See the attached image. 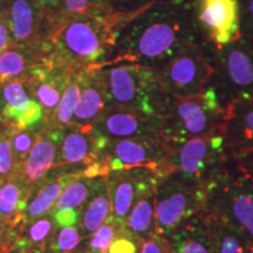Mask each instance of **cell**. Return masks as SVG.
<instances>
[{
	"label": "cell",
	"instance_id": "obj_28",
	"mask_svg": "<svg viewBox=\"0 0 253 253\" xmlns=\"http://www.w3.org/2000/svg\"><path fill=\"white\" fill-rule=\"evenodd\" d=\"M207 223L213 253H245L249 240L242 232L209 214Z\"/></svg>",
	"mask_w": 253,
	"mask_h": 253
},
{
	"label": "cell",
	"instance_id": "obj_18",
	"mask_svg": "<svg viewBox=\"0 0 253 253\" xmlns=\"http://www.w3.org/2000/svg\"><path fill=\"white\" fill-rule=\"evenodd\" d=\"M223 135L232 156L253 154V99H239L227 104Z\"/></svg>",
	"mask_w": 253,
	"mask_h": 253
},
{
	"label": "cell",
	"instance_id": "obj_43",
	"mask_svg": "<svg viewBox=\"0 0 253 253\" xmlns=\"http://www.w3.org/2000/svg\"><path fill=\"white\" fill-rule=\"evenodd\" d=\"M7 253H30V252H28V250L26 246H25L24 243L20 240V242H19V245L12 248Z\"/></svg>",
	"mask_w": 253,
	"mask_h": 253
},
{
	"label": "cell",
	"instance_id": "obj_17",
	"mask_svg": "<svg viewBox=\"0 0 253 253\" xmlns=\"http://www.w3.org/2000/svg\"><path fill=\"white\" fill-rule=\"evenodd\" d=\"M5 13L13 45L41 47L46 36V17L34 0H7Z\"/></svg>",
	"mask_w": 253,
	"mask_h": 253
},
{
	"label": "cell",
	"instance_id": "obj_8",
	"mask_svg": "<svg viewBox=\"0 0 253 253\" xmlns=\"http://www.w3.org/2000/svg\"><path fill=\"white\" fill-rule=\"evenodd\" d=\"M230 157L232 155L224 135H208L171 143L164 168L167 172H175L185 181L204 188Z\"/></svg>",
	"mask_w": 253,
	"mask_h": 253
},
{
	"label": "cell",
	"instance_id": "obj_19",
	"mask_svg": "<svg viewBox=\"0 0 253 253\" xmlns=\"http://www.w3.org/2000/svg\"><path fill=\"white\" fill-rule=\"evenodd\" d=\"M106 108V93L100 66H89L86 69L80 100L73 115L72 125L91 130V126Z\"/></svg>",
	"mask_w": 253,
	"mask_h": 253
},
{
	"label": "cell",
	"instance_id": "obj_7",
	"mask_svg": "<svg viewBox=\"0 0 253 253\" xmlns=\"http://www.w3.org/2000/svg\"><path fill=\"white\" fill-rule=\"evenodd\" d=\"M156 69L169 96L182 99L202 94L213 74L212 45L204 41L183 47Z\"/></svg>",
	"mask_w": 253,
	"mask_h": 253
},
{
	"label": "cell",
	"instance_id": "obj_6",
	"mask_svg": "<svg viewBox=\"0 0 253 253\" xmlns=\"http://www.w3.org/2000/svg\"><path fill=\"white\" fill-rule=\"evenodd\" d=\"M213 74L209 81L223 108L232 101L253 99V41L240 37L212 46Z\"/></svg>",
	"mask_w": 253,
	"mask_h": 253
},
{
	"label": "cell",
	"instance_id": "obj_21",
	"mask_svg": "<svg viewBox=\"0 0 253 253\" xmlns=\"http://www.w3.org/2000/svg\"><path fill=\"white\" fill-rule=\"evenodd\" d=\"M166 240L170 253H213L205 212L185 221Z\"/></svg>",
	"mask_w": 253,
	"mask_h": 253
},
{
	"label": "cell",
	"instance_id": "obj_11",
	"mask_svg": "<svg viewBox=\"0 0 253 253\" xmlns=\"http://www.w3.org/2000/svg\"><path fill=\"white\" fill-rule=\"evenodd\" d=\"M171 143L163 137H131L106 142L99 150V158L108 171L130 167H157L167 172L166 162ZM168 173V172H167Z\"/></svg>",
	"mask_w": 253,
	"mask_h": 253
},
{
	"label": "cell",
	"instance_id": "obj_23",
	"mask_svg": "<svg viewBox=\"0 0 253 253\" xmlns=\"http://www.w3.org/2000/svg\"><path fill=\"white\" fill-rule=\"evenodd\" d=\"M41 47L12 45L0 53V86L14 80H28L31 72L41 61Z\"/></svg>",
	"mask_w": 253,
	"mask_h": 253
},
{
	"label": "cell",
	"instance_id": "obj_41",
	"mask_svg": "<svg viewBox=\"0 0 253 253\" xmlns=\"http://www.w3.org/2000/svg\"><path fill=\"white\" fill-rule=\"evenodd\" d=\"M12 45H13V41H12L11 30H9L7 17L4 12L0 14V53Z\"/></svg>",
	"mask_w": 253,
	"mask_h": 253
},
{
	"label": "cell",
	"instance_id": "obj_12",
	"mask_svg": "<svg viewBox=\"0 0 253 253\" xmlns=\"http://www.w3.org/2000/svg\"><path fill=\"white\" fill-rule=\"evenodd\" d=\"M91 134L97 151L108 141L131 137H158V119L123 107H107L94 125Z\"/></svg>",
	"mask_w": 253,
	"mask_h": 253
},
{
	"label": "cell",
	"instance_id": "obj_25",
	"mask_svg": "<svg viewBox=\"0 0 253 253\" xmlns=\"http://www.w3.org/2000/svg\"><path fill=\"white\" fill-rule=\"evenodd\" d=\"M30 190L26 188L20 176L15 172L5 181L0 182V219L5 224H15L28 201Z\"/></svg>",
	"mask_w": 253,
	"mask_h": 253
},
{
	"label": "cell",
	"instance_id": "obj_45",
	"mask_svg": "<svg viewBox=\"0 0 253 253\" xmlns=\"http://www.w3.org/2000/svg\"><path fill=\"white\" fill-rule=\"evenodd\" d=\"M6 5H7V0H0V14H2L5 12Z\"/></svg>",
	"mask_w": 253,
	"mask_h": 253
},
{
	"label": "cell",
	"instance_id": "obj_3",
	"mask_svg": "<svg viewBox=\"0 0 253 253\" xmlns=\"http://www.w3.org/2000/svg\"><path fill=\"white\" fill-rule=\"evenodd\" d=\"M204 212L225 221L253 242V178L235 156L204 186Z\"/></svg>",
	"mask_w": 253,
	"mask_h": 253
},
{
	"label": "cell",
	"instance_id": "obj_26",
	"mask_svg": "<svg viewBox=\"0 0 253 253\" xmlns=\"http://www.w3.org/2000/svg\"><path fill=\"white\" fill-rule=\"evenodd\" d=\"M78 176L80 175L59 176L56 179H53L41 186L39 191L34 195V197L30 202H27L26 207L24 209L20 218V220L24 221V225L38 217L50 212L63 189Z\"/></svg>",
	"mask_w": 253,
	"mask_h": 253
},
{
	"label": "cell",
	"instance_id": "obj_4",
	"mask_svg": "<svg viewBox=\"0 0 253 253\" xmlns=\"http://www.w3.org/2000/svg\"><path fill=\"white\" fill-rule=\"evenodd\" d=\"M107 107H123L158 116L169 95L158 80L157 69L131 62L100 66Z\"/></svg>",
	"mask_w": 253,
	"mask_h": 253
},
{
	"label": "cell",
	"instance_id": "obj_1",
	"mask_svg": "<svg viewBox=\"0 0 253 253\" xmlns=\"http://www.w3.org/2000/svg\"><path fill=\"white\" fill-rule=\"evenodd\" d=\"M194 2L162 0L136 12L120 28L104 65L131 62L158 68L183 47L207 41L196 21Z\"/></svg>",
	"mask_w": 253,
	"mask_h": 253
},
{
	"label": "cell",
	"instance_id": "obj_49",
	"mask_svg": "<svg viewBox=\"0 0 253 253\" xmlns=\"http://www.w3.org/2000/svg\"><path fill=\"white\" fill-rule=\"evenodd\" d=\"M1 227H2V221L0 219V232H1Z\"/></svg>",
	"mask_w": 253,
	"mask_h": 253
},
{
	"label": "cell",
	"instance_id": "obj_13",
	"mask_svg": "<svg viewBox=\"0 0 253 253\" xmlns=\"http://www.w3.org/2000/svg\"><path fill=\"white\" fill-rule=\"evenodd\" d=\"M195 18L202 36L214 47L238 39V0H195Z\"/></svg>",
	"mask_w": 253,
	"mask_h": 253
},
{
	"label": "cell",
	"instance_id": "obj_27",
	"mask_svg": "<svg viewBox=\"0 0 253 253\" xmlns=\"http://www.w3.org/2000/svg\"><path fill=\"white\" fill-rule=\"evenodd\" d=\"M86 69L87 67L73 68L67 86L63 90L61 99L55 109L54 116H53L52 123H50L52 126L63 129L72 125L73 115H74L79 100H80Z\"/></svg>",
	"mask_w": 253,
	"mask_h": 253
},
{
	"label": "cell",
	"instance_id": "obj_2",
	"mask_svg": "<svg viewBox=\"0 0 253 253\" xmlns=\"http://www.w3.org/2000/svg\"><path fill=\"white\" fill-rule=\"evenodd\" d=\"M135 13L97 6L69 18L50 31L41 45L43 56L69 68L102 66L113 54L120 28Z\"/></svg>",
	"mask_w": 253,
	"mask_h": 253
},
{
	"label": "cell",
	"instance_id": "obj_42",
	"mask_svg": "<svg viewBox=\"0 0 253 253\" xmlns=\"http://www.w3.org/2000/svg\"><path fill=\"white\" fill-rule=\"evenodd\" d=\"M240 166L244 168V170L253 178V154H245L235 156Z\"/></svg>",
	"mask_w": 253,
	"mask_h": 253
},
{
	"label": "cell",
	"instance_id": "obj_33",
	"mask_svg": "<svg viewBox=\"0 0 253 253\" xmlns=\"http://www.w3.org/2000/svg\"><path fill=\"white\" fill-rule=\"evenodd\" d=\"M12 131L13 128L11 126H0V182L5 181L17 172L11 143Z\"/></svg>",
	"mask_w": 253,
	"mask_h": 253
},
{
	"label": "cell",
	"instance_id": "obj_34",
	"mask_svg": "<svg viewBox=\"0 0 253 253\" xmlns=\"http://www.w3.org/2000/svg\"><path fill=\"white\" fill-rule=\"evenodd\" d=\"M97 6H103L101 4V0H62L58 12L50 23L49 33L58 24L67 20L69 18L86 13V12L97 7Z\"/></svg>",
	"mask_w": 253,
	"mask_h": 253
},
{
	"label": "cell",
	"instance_id": "obj_22",
	"mask_svg": "<svg viewBox=\"0 0 253 253\" xmlns=\"http://www.w3.org/2000/svg\"><path fill=\"white\" fill-rule=\"evenodd\" d=\"M112 214L110 197L104 176L95 177L93 191L79 213L78 229L82 240L89 238Z\"/></svg>",
	"mask_w": 253,
	"mask_h": 253
},
{
	"label": "cell",
	"instance_id": "obj_37",
	"mask_svg": "<svg viewBox=\"0 0 253 253\" xmlns=\"http://www.w3.org/2000/svg\"><path fill=\"white\" fill-rule=\"evenodd\" d=\"M107 253H138L137 240L121 230L110 244Z\"/></svg>",
	"mask_w": 253,
	"mask_h": 253
},
{
	"label": "cell",
	"instance_id": "obj_48",
	"mask_svg": "<svg viewBox=\"0 0 253 253\" xmlns=\"http://www.w3.org/2000/svg\"><path fill=\"white\" fill-rule=\"evenodd\" d=\"M2 125H5V123H4V121H2L1 115H0V126H2Z\"/></svg>",
	"mask_w": 253,
	"mask_h": 253
},
{
	"label": "cell",
	"instance_id": "obj_35",
	"mask_svg": "<svg viewBox=\"0 0 253 253\" xmlns=\"http://www.w3.org/2000/svg\"><path fill=\"white\" fill-rule=\"evenodd\" d=\"M40 129H24V130H17L13 128L11 137L12 150H13L15 166L17 170L21 167V164L26 158L27 154L33 147L34 142L37 141Z\"/></svg>",
	"mask_w": 253,
	"mask_h": 253
},
{
	"label": "cell",
	"instance_id": "obj_5",
	"mask_svg": "<svg viewBox=\"0 0 253 253\" xmlns=\"http://www.w3.org/2000/svg\"><path fill=\"white\" fill-rule=\"evenodd\" d=\"M225 109L210 86L202 94L190 97H168L158 114L161 137L179 143L202 136L223 134Z\"/></svg>",
	"mask_w": 253,
	"mask_h": 253
},
{
	"label": "cell",
	"instance_id": "obj_24",
	"mask_svg": "<svg viewBox=\"0 0 253 253\" xmlns=\"http://www.w3.org/2000/svg\"><path fill=\"white\" fill-rule=\"evenodd\" d=\"M123 231L137 242L155 233V189L144 192L135 202L123 224Z\"/></svg>",
	"mask_w": 253,
	"mask_h": 253
},
{
	"label": "cell",
	"instance_id": "obj_30",
	"mask_svg": "<svg viewBox=\"0 0 253 253\" xmlns=\"http://www.w3.org/2000/svg\"><path fill=\"white\" fill-rule=\"evenodd\" d=\"M95 178V177H94ZM94 178H89L86 176H78L68 185L63 189L60 197L50 212H56L66 209H73L80 212L81 208L86 203L93 191Z\"/></svg>",
	"mask_w": 253,
	"mask_h": 253
},
{
	"label": "cell",
	"instance_id": "obj_46",
	"mask_svg": "<svg viewBox=\"0 0 253 253\" xmlns=\"http://www.w3.org/2000/svg\"><path fill=\"white\" fill-rule=\"evenodd\" d=\"M69 253H91L89 250H88L87 248H84V249H78V250H74V251H72V252H69Z\"/></svg>",
	"mask_w": 253,
	"mask_h": 253
},
{
	"label": "cell",
	"instance_id": "obj_20",
	"mask_svg": "<svg viewBox=\"0 0 253 253\" xmlns=\"http://www.w3.org/2000/svg\"><path fill=\"white\" fill-rule=\"evenodd\" d=\"M97 160L99 151L90 130H84L75 126L63 128L58 160L53 168H73L77 166L87 168Z\"/></svg>",
	"mask_w": 253,
	"mask_h": 253
},
{
	"label": "cell",
	"instance_id": "obj_10",
	"mask_svg": "<svg viewBox=\"0 0 253 253\" xmlns=\"http://www.w3.org/2000/svg\"><path fill=\"white\" fill-rule=\"evenodd\" d=\"M166 175L167 172L157 167L140 166L109 171L104 176L112 205V217L121 229L138 197L156 188Z\"/></svg>",
	"mask_w": 253,
	"mask_h": 253
},
{
	"label": "cell",
	"instance_id": "obj_9",
	"mask_svg": "<svg viewBox=\"0 0 253 253\" xmlns=\"http://www.w3.org/2000/svg\"><path fill=\"white\" fill-rule=\"evenodd\" d=\"M204 188L168 172L155 188V233L167 238L182 224L204 213Z\"/></svg>",
	"mask_w": 253,
	"mask_h": 253
},
{
	"label": "cell",
	"instance_id": "obj_40",
	"mask_svg": "<svg viewBox=\"0 0 253 253\" xmlns=\"http://www.w3.org/2000/svg\"><path fill=\"white\" fill-rule=\"evenodd\" d=\"M79 213H80L79 211L73 210V209H66V210H60L56 211V212H52L58 226L78 225Z\"/></svg>",
	"mask_w": 253,
	"mask_h": 253
},
{
	"label": "cell",
	"instance_id": "obj_38",
	"mask_svg": "<svg viewBox=\"0 0 253 253\" xmlns=\"http://www.w3.org/2000/svg\"><path fill=\"white\" fill-rule=\"evenodd\" d=\"M138 253H170L166 238L153 233L147 239L142 240Z\"/></svg>",
	"mask_w": 253,
	"mask_h": 253
},
{
	"label": "cell",
	"instance_id": "obj_31",
	"mask_svg": "<svg viewBox=\"0 0 253 253\" xmlns=\"http://www.w3.org/2000/svg\"><path fill=\"white\" fill-rule=\"evenodd\" d=\"M81 235L77 225L58 226L47 242L43 253H69L80 245Z\"/></svg>",
	"mask_w": 253,
	"mask_h": 253
},
{
	"label": "cell",
	"instance_id": "obj_16",
	"mask_svg": "<svg viewBox=\"0 0 253 253\" xmlns=\"http://www.w3.org/2000/svg\"><path fill=\"white\" fill-rule=\"evenodd\" d=\"M62 130L63 129L52 126H42L40 128L37 141L34 142L21 167L17 170L18 175L28 190L42 181L43 177H46L49 170L55 166Z\"/></svg>",
	"mask_w": 253,
	"mask_h": 253
},
{
	"label": "cell",
	"instance_id": "obj_47",
	"mask_svg": "<svg viewBox=\"0 0 253 253\" xmlns=\"http://www.w3.org/2000/svg\"><path fill=\"white\" fill-rule=\"evenodd\" d=\"M245 253H253V242H249V245L245 250Z\"/></svg>",
	"mask_w": 253,
	"mask_h": 253
},
{
	"label": "cell",
	"instance_id": "obj_15",
	"mask_svg": "<svg viewBox=\"0 0 253 253\" xmlns=\"http://www.w3.org/2000/svg\"><path fill=\"white\" fill-rule=\"evenodd\" d=\"M72 71L73 68L54 65L45 56H42L41 61L32 69L28 82L34 100L42 109V126H50L52 123Z\"/></svg>",
	"mask_w": 253,
	"mask_h": 253
},
{
	"label": "cell",
	"instance_id": "obj_39",
	"mask_svg": "<svg viewBox=\"0 0 253 253\" xmlns=\"http://www.w3.org/2000/svg\"><path fill=\"white\" fill-rule=\"evenodd\" d=\"M38 7L42 12L43 15L46 17V38L48 36L50 30V23H52L53 18L58 12L62 0H34Z\"/></svg>",
	"mask_w": 253,
	"mask_h": 253
},
{
	"label": "cell",
	"instance_id": "obj_44",
	"mask_svg": "<svg viewBox=\"0 0 253 253\" xmlns=\"http://www.w3.org/2000/svg\"><path fill=\"white\" fill-rule=\"evenodd\" d=\"M120 1H121V0H101V4L103 6H107V7L115 9L116 6L120 4Z\"/></svg>",
	"mask_w": 253,
	"mask_h": 253
},
{
	"label": "cell",
	"instance_id": "obj_32",
	"mask_svg": "<svg viewBox=\"0 0 253 253\" xmlns=\"http://www.w3.org/2000/svg\"><path fill=\"white\" fill-rule=\"evenodd\" d=\"M121 230L116 221L110 214V217L106 220V223L102 224L99 229L91 235L88 239L87 249L89 250L91 253H107L110 244L115 237L119 235Z\"/></svg>",
	"mask_w": 253,
	"mask_h": 253
},
{
	"label": "cell",
	"instance_id": "obj_14",
	"mask_svg": "<svg viewBox=\"0 0 253 253\" xmlns=\"http://www.w3.org/2000/svg\"><path fill=\"white\" fill-rule=\"evenodd\" d=\"M0 115L5 125L17 130L40 129L43 122L41 107L34 100L28 80L9 81L0 86Z\"/></svg>",
	"mask_w": 253,
	"mask_h": 253
},
{
	"label": "cell",
	"instance_id": "obj_36",
	"mask_svg": "<svg viewBox=\"0 0 253 253\" xmlns=\"http://www.w3.org/2000/svg\"><path fill=\"white\" fill-rule=\"evenodd\" d=\"M240 36L253 41V0H238Z\"/></svg>",
	"mask_w": 253,
	"mask_h": 253
},
{
	"label": "cell",
	"instance_id": "obj_29",
	"mask_svg": "<svg viewBox=\"0 0 253 253\" xmlns=\"http://www.w3.org/2000/svg\"><path fill=\"white\" fill-rule=\"evenodd\" d=\"M24 237L20 240L30 253H43L50 236L54 232L56 223L52 212L40 216L25 224Z\"/></svg>",
	"mask_w": 253,
	"mask_h": 253
}]
</instances>
